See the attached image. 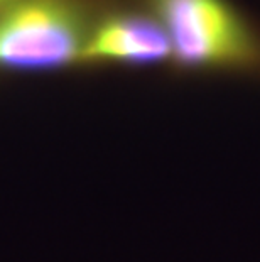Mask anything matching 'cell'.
<instances>
[{
    "instance_id": "obj_1",
    "label": "cell",
    "mask_w": 260,
    "mask_h": 262,
    "mask_svg": "<svg viewBox=\"0 0 260 262\" xmlns=\"http://www.w3.org/2000/svg\"><path fill=\"white\" fill-rule=\"evenodd\" d=\"M181 70L260 76V31L230 0H146Z\"/></svg>"
},
{
    "instance_id": "obj_2",
    "label": "cell",
    "mask_w": 260,
    "mask_h": 262,
    "mask_svg": "<svg viewBox=\"0 0 260 262\" xmlns=\"http://www.w3.org/2000/svg\"><path fill=\"white\" fill-rule=\"evenodd\" d=\"M90 29L75 0H17L0 17V66L59 68L83 56Z\"/></svg>"
},
{
    "instance_id": "obj_3",
    "label": "cell",
    "mask_w": 260,
    "mask_h": 262,
    "mask_svg": "<svg viewBox=\"0 0 260 262\" xmlns=\"http://www.w3.org/2000/svg\"><path fill=\"white\" fill-rule=\"evenodd\" d=\"M81 59L147 66L173 61V51L168 34L151 12H115L90 29Z\"/></svg>"
},
{
    "instance_id": "obj_4",
    "label": "cell",
    "mask_w": 260,
    "mask_h": 262,
    "mask_svg": "<svg viewBox=\"0 0 260 262\" xmlns=\"http://www.w3.org/2000/svg\"><path fill=\"white\" fill-rule=\"evenodd\" d=\"M12 4V0H0V5H2V4Z\"/></svg>"
}]
</instances>
